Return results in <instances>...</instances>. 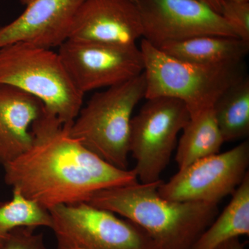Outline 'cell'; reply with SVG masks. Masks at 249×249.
<instances>
[{
	"mask_svg": "<svg viewBox=\"0 0 249 249\" xmlns=\"http://www.w3.org/2000/svg\"><path fill=\"white\" fill-rule=\"evenodd\" d=\"M156 183H134L94 193L88 204L123 216L143 229L155 249H191L218 215L217 204L168 200Z\"/></svg>",
	"mask_w": 249,
	"mask_h": 249,
	"instance_id": "7a4b0ae2",
	"label": "cell"
},
{
	"mask_svg": "<svg viewBox=\"0 0 249 249\" xmlns=\"http://www.w3.org/2000/svg\"><path fill=\"white\" fill-rule=\"evenodd\" d=\"M142 39L155 47L213 35L235 37L219 13L199 0H137Z\"/></svg>",
	"mask_w": 249,
	"mask_h": 249,
	"instance_id": "30bf717a",
	"label": "cell"
},
{
	"mask_svg": "<svg viewBox=\"0 0 249 249\" xmlns=\"http://www.w3.org/2000/svg\"><path fill=\"white\" fill-rule=\"evenodd\" d=\"M175 58L205 65L243 62L248 55L249 42L229 36L206 35L170 42L159 47Z\"/></svg>",
	"mask_w": 249,
	"mask_h": 249,
	"instance_id": "5bb4252c",
	"label": "cell"
},
{
	"mask_svg": "<svg viewBox=\"0 0 249 249\" xmlns=\"http://www.w3.org/2000/svg\"><path fill=\"white\" fill-rule=\"evenodd\" d=\"M70 127L45 109L31 127L30 148L3 166L5 182L13 191L49 211L87 203L98 191L138 182L133 169L103 160L72 137Z\"/></svg>",
	"mask_w": 249,
	"mask_h": 249,
	"instance_id": "6da1fadb",
	"label": "cell"
},
{
	"mask_svg": "<svg viewBox=\"0 0 249 249\" xmlns=\"http://www.w3.org/2000/svg\"><path fill=\"white\" fill-rule=\"evenodd\" d=\"M131 1H133V2L136 3V4H137V0H131Z\"/></svg>",
	"mask_w": 249,
	"mask_h": 249,
	"instance_id": "cb8c5ba5",
	"label": "cell"
},
{
	"mask_svg": "<svg viewBox=\"0 0 249 249\" xmlns=\"http://www.w3.org/2000/svg\"><path fill=\"white\" fill-rule=\"evenodd\" d=\"M145 99L168 97L186 105L191 116L213 107L224 91L245 77L243 62L205 65L172 56L142 39Z\"/></svg>",
	"mask_w": 249,
	"mask_h": 249,
	"instance_id": "277c9868",
	"label": "cell"
},
{
	"mask_svg": "<svg viewBox=\"0 0 249 249\" xmlns=\"http://www.w3.org/2000/svg\"><path fill=\"white\" fill-rule=\"evenodd\" d=\"M80 92L110 88L142 74L144 61L137 45L68 40L58 52Z\"/></svg>",
	"mask_w": 249,
	"mask_h": 249,
	"instance_id": "ba28073f",
	"label": "cell"
},
{
	"mask_svg": "<svg viewBox=\"0 0 249 249\" xmlns=\"http://www.w3.org/2000/svg\"><path fill=\"white\" fill-rule=\"evenodd\" d=\"M85 0H21L26 6L15 20L0 27V48L16 42L52 49L70 37L73 19Z\"/></svg>",
	"mask_w": 249,
	"mask_h": 249,
	"instance_id": "8fae6325",
	"label": "cell"
},
{
	"mask_svg": "<svg viewBox=\"0 0 249 249\" xmlns=\"http://www.w3.org/2000/svg\"><path fill=\"white\" fill-rule=\"evenodd\" d=\"M249 234V173L232 193L225 209L196 241L191 249H217L232 239Z\"/></svg>",
	"mask_w": 249,
	"mask_h": 249,
	"instance_id": "9a60e30c",
	"label": "cell"
},
{
	"mask_svg": "<svg viewBox=\"0 0 249 249\" xmlns=\"http://www.w3.org/2000/svg\"><path fill=\"white\" fill-rule=\"evenodd\" d=\"M0 85L14 87L40 100L46 111L71 125L83 103L58 52L16 42L0 48Z\"/></svg>",
	"mask_w": 249,
	"mask_h": 249,
	"instance_id": "3957f363",
	"label": "cell"
},
{
	"mask_svg": "<svg viewBox=\"0 0 249 249\" xmlns=\"http://www.w3.org/2000/svg\"><path fill=\"white\" fill-rule=\"evenodd\" d=\"M182 131L175 157L178 169L219 153L225 142L213 108L191 116Z\"/></svg>",
	"mask_w": 249,
	"mask_h": 249,
	"instance_id": "2e32d148",
	"label": "cell"
},
{
	"mask_svg": "<svg viewBox=\"0 0 249 249\" xmlns=\"http://www.w3.org/2000/svg\"><path fill=\"white\" fill-rule=\"evenodd\" d=\"M220 15L238 38L249 42V1L224 0Z\"/></svg>",
	"mask_w": 249,
	"mask_h": 249,
	"instance_id": "d6986e66",
	"label": "cell"
},
{
	"mask_svg": "<svg viewBox=\"0 0 249 249\" xmlns=\"http://www.w3.org/2000/svg\"><path fill=\"white\" fill-rule=\"evenodd\" d=\"M36 228L19 227L9 232L0 245V249H48L43 235L36 233Z\"/></svg>",
	"mask_w": 249,
	"mask_h": 249,
	"instance_id": "ffe728a7",
	"label": "cell"
},
{
	"mask_svg": "<svg viewBox=\"0 0 249 249\" xmlns=\"http://www.w3.org/2000/svg\"><path fill=\"white\" fill-rule=\"evenodd\" d=\"M52 218L49 211L26 199L16 191L6 202L0 203V245L15 228L49 227Z\"/></svg>",
	"mask_w": 249,
	"mask_h": 249,
	"instance_id": "ac0fdd59",
	"label": "cell"
},
{
	"mask_svg": "<svg viewBox=\"0 0 249 249\" xmlns=\"http://www.w3.org/2000/svg\"><path fill=\"white\" fill-rule=\"evenodd\" d=\"M229 1H238V2H245V1H249V0H229Z\"/></svg>",
	"mask_w": 249,
	"mask_h": 249,
	"instance_id": "603a6c76",
	"label": "cell"
},
{
	"mask_svg": "<svg viewBox=\"0 0 249 249\" xmlns=\"http://www.w3.org/2000/svg\"><path fill=\"white\" fill-rule=\"evenodd\" d=\"M217 249H245V246L240 242V238L232 239L219 246Z\"/></svg>",
	"mask_w": 249,
	"mask_h": 249,
	"instance_id": "44dd1931",
	"label": "cell"
},
{
	"mask_svg": "<svg viewBox=\"0 0 249 249\" xmlns=\"http://www.w3.org/2000/svg\"><path fill=\"white\" fill-rule=\"evenodd\" d=\"M205 4L208 5L211 9L220 14L224 0H199Z\"/></svg>",
	"mask_w": 249,
	"mask_h": 249,
	"instance_id": "7402d4cb",
	"label": "cell"
},
{
	"mask_svg": "<svg viewBox=\"0 0 249 249\" xmlns=\"http://www.w3.org/2000/svg\"><path fill=\"white\" fill-rule=\"evenodd\" d=\"M49 212L57 249H155L138 225L88 203L55 206Z\"/></svg>",
	"mask_w": 249,
	"mask_h": 249,
	"instance_id": "52a82bcc",
	"label": "cell"
},
{
	"mask_svg": "<svg viewBox=\"0 0 249 249\" xmlns=\"http://www.w3.org/2000/svg\"><path fill=\"white\" fill-rule=\"evenodd\" d=\"M213 109L224 142L246 138L249 134V77L228 88Z\"/></svg>",
	"mask_w": 249,
	"mask_h": 249,
	"instance_id": "e0dca14e",
	"label": "cell"
},
{
	"mask_svg": "<svg viewBox=\"0 0 249 249\" xmlns=\"http://www.w3.org/2000/svg\"><path fill=\"white\" fill-rule=\"evenodd\" d=\"M191 119L186 105L168 97L148 98L132 116L129 152L136 160L134 171L141 183L161 181L170 163L178 136Z\"/></svg>",
	"mask_w": 249,
	"mask_h": 249,
	"instance_id": "8992f818",
	"label": "cell"
},
{
	"mask_svg": "<svg viewBox=\"0 0 249 249\" xmlns=\"http://www.w3.org/2000/svg\"><path fill=\"white\" fill-rule=\"evenodd\" d=\"M143 72L95 93L70 127V134L88 150L122 170L128 165L129 139L134 108L145 98Z\"/></svg>",
	"mask_w": 249,
	"mask_h": 249,
	"instance_id": "5b68a950",
	"label": "cell"
},
{
	"mask_svg": "<svg viewBox=\"0 0 249 249\" xmlns=\"http://www.w3.org/2000/svg\"><path fill=\"white\" fill-rule=\"evenodd\" d=\"M45 110L37 98L0 85V165L4 166L30 148L31 127Z\"/></svg>",
	"mask_w": 249,
	"mask_h": 249,
	"instance_id": "4fadbf2b",
	"label": "cell"
},
{
	"mask_svg": "<svg viewBox=\"0 0 249 249\" xmlns=\"http://www.w3.org/2000/svg\"><path fill=\"white\" fill-rule=\"evenodd\" d=\"M249 142L245 141L231 150L195 162L157 191L170 201L217 204L236 191L249 174Z\"/></svg>",
	"mask_w": 249,
	"mask_h": 249,
	"instance_id": "9c48e42d",
	"label": "cell"
},
{
	"mask_svg": "<svg viewBox=\"0 0 249 249\" xmlns=\"http://www.w3.org/2000/svg\"><path fill=\"white\" fill-rule=\"evenodd\" d=\"M142 37L138 6L131 0H85L69 39L136 45Z\"/></svg>",
	"mask_w": 249,
	"mask_h": 249,
	"instance_id": "7c38bea8",
	"label": "cell"
}]
</instances>
